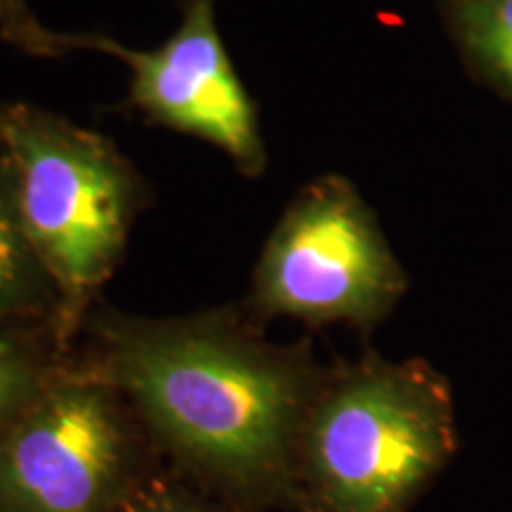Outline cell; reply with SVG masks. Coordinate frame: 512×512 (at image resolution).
<instances>
[{
    "instance_id": "obj_3",
    "label": "cell",
    "mask_w": 512,
    "mask_h": 512,
    "mask_svg": "<svg viewBox=\"0 0 512 512\" xmlns=\"http://www.w3.org/2000/svg\"><path fill=\"white\" fill-rule=\"evenodd\" d=\"M0 145L29 240L60 297L57 344L72 354L124 259L145 181L110 138L24 102H0Z\"/></svg>"
},
{
    "instance_id": "obj_6",
    "label": "cell",
    "mask_w": 512,
    "mask_h": 512,
    "mask_svg": "<svg viewBox=\"0 0 512 512\" xmlns=\"http://www.w3.org/2000/svg\"><path fill=\"white\" fill-rule=\"evenodd\" d=\"M91 50L131 69L128 105L145 119L216 145L242 176L264 174L259 112L223 46L216 0H185L178 29L155 50H133L105 34H91Z\"/></svg>"
},
{
    "instance_id": "obj_5",
    "label": "cell",
    "mask_w": 512,
    "mask_h": 512,
    "mask_svg": "<svg viewBox=\"0 0 512 512\" xmlns=\"http://www.w3.org/2000/svg\"><path fill=\"white\" fill-rule=\"evenodd\" d=\"M408 275L361 192L344 176L299 190L264 242L245 309L256 320L373 330L399 306Z\"/></svg>"
},
{
    "instance_id": "obj_9",
    "label": "cell",
    "mask_w": 512,
    "mask_h": 512,
    "mask_svg": "<svg viewBox=\"0 0 512 512\" xmlns=\"http://www.w3.org/2000/svg\"><path fill=\"white\" fill-rule=\"evenodd\" d=\"M456 22L475 60L512 93V0H458Z\"/></svg>"
},
{
    "instance_id": "obj_1",
    "label": "cell",
    "mask_w": 512,
    "mask_h": 512,
    "mask_svg": "<svg viewBox=\"0 0 512 512\" xmlns=\"http://www.w3.org/2000/svg\"><path fill=\"white\" fill-rule=\"evenodd\" d=\"M83 332L164 463L245 512L292 510L299 434L325 373L309 344L271 342L245 306L162 318L98 306Z\"/></svg>"
},
{
    "instance_id": "obj_11",
    "label": "cell",
    "mask_w": 512,
    "mask_h": 512,
    "mask_svg": "<svg viewBox=\"0 0 512 512\" xmlns=\"http://www.w3.org/2000/svg\"><path fill=\"white\" fill-rule=\"evenodd\" d=\"M0 36L36 57H62L74 50H91V34L53 31L34 15L27 0H0Z\"/></svg>"
},
{
    "instance_id": "obj_8",
    "label": "cell",
    "mask_w": 512,
    "mask_h": 512,
    "mask_svg": "<svg viewBox=\"0 0 512 512\" xmlns=\"http://www.w3.org/2000/svg\"><path fill=\"white\" fill-rule=\"evenodd\" d=\"M64 351L50 325L0 328V439L60 366Z\"/></svg>"
},
{
    "instance_id": "obj_7",
    "label": "cell",
    "mask_w": 512,
    "mask_h": 512,
    "mask_svg": "<svg viewBox=\"0 0 512 512\" xmlns=\"http://www.w3.org/2000/svg\"><path fill=\"white\" fill-rule=\"evenodd\" d=\"M57 311L60 297L29 240L15 171L0 145V328L50 325L55 330Z\"/></svg>"
},
{
    "instance_id": "obj_10",
    "label": "cell",
    "mask_w": 512,
    "mask_h": 512,
    "mask_svg": "<svg viewBox=\"0 0 512 512\" xmlns=\"http://www.w3.org/2000/svg\"><path fill=\"white\" fill-rule=\"evenodd\" d=\"M117 512H245L169 463L140 479Z\"/></svg>"
},
{
    "instance_id": "obj_2",
    "label": "cell",
    "mask_w": 512,
    "mask_h": 512,
    "mask_svg": "<svg viewBox=\"0 0 512 512\" xmlns=\"http://www.w3.org/2000/svg\"><path fill=\"white\" fill-rule=\"evenodd\" d=\"M458 453L451 382L375 351L325 366L294 458L290 512H408Z\"/></svg>"
},
{
    "instance_id": "obj_4",
    "label": "cell",
    "mask_w": 512,
    "mask_h": 512,
    "mask_svg": "<svg viewBox=\"0 0 512 512\" xmlns=\"http://www.w3.org/2000/svg\"><path fill=\"white\" fill-rule=\"evenodd\" d=\"M157 463L119 389L69 354L0 439V512H117Z\"/></svg>"
}]
</instances>
